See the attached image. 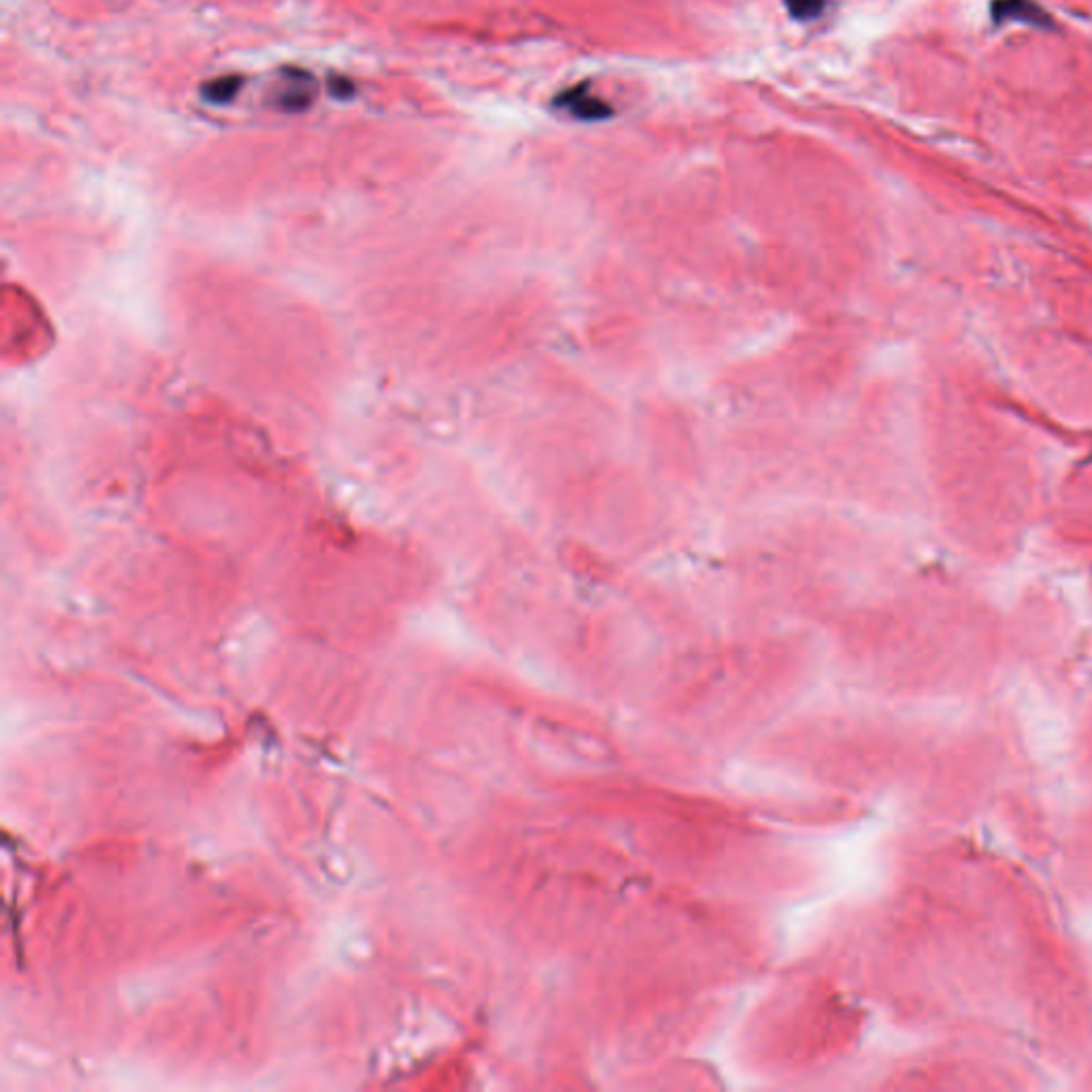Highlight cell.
Masks as SVG:
<instances>
[{
    "mask_svg": "<svg viewBox=\"0 0 1092 1092\" xmlns=\"http://www.w3.org/2000/svg\"><path fill=\"white\" fill-rule=\"evenodd\" d=\"M555 105L566 109L568 114H572L574 117H583V120H600V117H606L610 114L608 105L604 103L602 98H597L596 94L585 86L572 88V90L560 94Z\"/></svg>",
    "mask_w": 1092,
    "mask_h": 1092,
    "instance_id": "1",
    "label": "cell"
},
{
    "mask_svg": "<svg viewBox=\"0 0 1092 1092\" xmlns=\"http://www.w3.org/2000/svg\"><path fill=\"white\" fill-rule=\"evenodd\" d=\"M785 5L796 20H813L824 9V0H785Z\"/></svg>",
    "mask_w": 1092,
    "mask_h": 1092,
    "instance_id": "3",
    "label": "cell"
},
{
    "mask_svg": "<svg viewBox=\"0 0 1092 1092\" xmlns=\"http://www.w3.org/2000/svg\"><path fill=\"white\" fill-rule=\"evenodd\" d=\"M239 84H242V79L235 78V75H231V78H218L216 81H211V84L205 86L203 92L208 94L209 101L227 103V101H231V98L235 97V92L239 90Z\"/></svg>",
    "mask_w": 1092,
    "mask_h": 1092,
    "instance_id": "2",
    "label": "cell"
}]
</instances>
